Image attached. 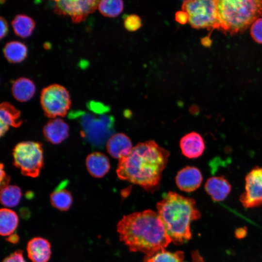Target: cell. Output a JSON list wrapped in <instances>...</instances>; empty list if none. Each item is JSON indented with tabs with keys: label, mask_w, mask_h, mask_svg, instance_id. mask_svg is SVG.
Segmentation results:
<instances>
[{
	"label": "cell",
	"mask_w": 262,
	"mask_h": 262,
	"mask_svg": "<svg viewBox=\"0 0 262 262\" xmlns=\"http://www.w3.org/2000/svg\"><path fill=\"white\" fill-rule=\"evenodd\" d=\"M169 156V152L154 141L140 143L128 156L119 160L117 176L153 192L159 188Z\"/></svg>",
	"instance_id": "cell-1"
},
{
	"label": "cell",
	"mask_w": 262,
	"mask_h": 262,
	"mask_svg": "<svg viewBox=\"0 0 262 262\" xmlns=\"http://www.w3.org/2000/svg\"><path fill=\"white\" fill-rule=\"evenodd\" d=\"M117 231L131 251L148 256L165 249L172 242L158 213L151 210L124 215Z\"/></svg>",
	"instance_id": "cell-2"
},
{
	"label": "cell",
	"mask_w": 262,
	"mask_h": 262,
	"mask_svg": "<svg viewBox=\"0 0 262 262\" xmlns=\"http://www.w3.org/2000/svg\"><path fill=\"white\" fill-rule=\"evenodd\" d=\"M161 219L171 241L182 245L192 238L191 224L201 217L195 200L174 192L164 195L156 205Z\"/></svg>",
	"instance_id": "cell-3"
},
{
	"label": "cell",
	"mask_w": 262,
	"mask_h": 262,
	"mask_svg": "<svg viewBox=\"0 0 262 262\" xmlns=\"http://www.w3.org/2000/svg\"><path fill=\"white\" fill-rule=\"evenodd\" d=\"M220 29L233 34L245 31L262 15V0H217Z\"/></svg>",
	"instance_id": "cell-4"
},
{
	"label": "cell",
	"mask_w": 262,
	"mask_h": 262,
	"mask_svg": "<svg viewBox=\"0 0 262 262\" xmlns=\"http://www.w3.org/2000/svg\"><path fill=\"white\" fill-rule=\"evenodd\" d=\"M13 157L14 164L23 175L35 178L39 175L44 164L41 143L31 141L20 142L14 147Z\"/></svg>",
	"instance_id": "cell-5"
},
{
	"label": "cell",
	"mask_w": 262,
	"mask_h": 262,
	"mask_svg": "<svg viewBox=\"0 0 262 262\" xmlns=\"http://www.w3.org/2000/svg\"><path fill=\"white\" fill-rule=\"evenodd\" d=\"M182 10L188 13V22L194 28L220 29L217 0H185Z\"/></svg>",
	"instance_id": "cell-6"
},
{
	"label": "cell",
	"mask_w": 262,
	"mask_h": 262,
	"mask_svg": "<svg viewBox=\"0 0 262 262\" xmlns=\"http://www.w3.org/2000/svg\"><path fill=\"white\" fill-rule=\"evenodd\" d=\"M70 117H80L82 131V136L89 143L94 146L101 147L108 137L110 126V117L102 115L96 118L90 114L81 111H73L69 115Z\"/></svg>",
	"instance_id": "cell-7"
},
{
	"label": "cell",
	"mask_w": 262,
	"mask_h": 262,
	"mask_svg": "<svg viewBox=\"0 0 262 262\" xmlns=\"http://www.w3.org/2000/svg\"><path fill=\"white\" fill-rule=\"evenodd\" d=\"M40 103L45 115L51 119L55 118L66 115L71 105L70 97L65 87L53 84L42 90Z\"/></svg>",
	"instance_id": "cell-8"
},
{
	"label": "cell",
	"mask_w": 262,
	"mask_h": 262,
	"mask_svg": "<svg viewBox=\"0 0 262 262\" xmlns=\"http://www.w3.org/2000/svg\"><path fill=\"white\" fill-rule=\"evenodd\" d=\"M240 200L246 208L257 207L262 204V167L253 168L245 178V190Z\"/></svg>",
	"instance_id": "cell-9"
},
{
	"label": "cell",
	"mask_w": 262,
	"mask_h": 262,
	"mask_svg": "<svg viewBox=\"0 0 262 262\" xmlns=\"http://www.w3.org/2000/svg\"><path fill=\"white\" fill-rule=\"evenodd\" d=\"M58 13L70 16L74 22H80L98 7L95 0H61L54 1Z\"/></svg>",
	"instance_id": "cell-10"
},
{
	"label": "cell",
	"mask_w": 262,
	"mask_h": 262,
	"mask_svg": "<svg viewBox=\"0 0 262 262\" xmlns=\"http://www.w3.org/2000/svg\"><path fill=\"white\" fill-rule=\"evenodd\" d=\"M200 170L192 166H186L180 170L176 177V182L181 191L191 192L196 190L202 181Z\"/></svg>",
	"instance_id": "cell-11"
},
{
	"label": "cell",
	"mask_w": 262,
	"mask_h": 262,
	"mask_svg": "<svg viewBox=\"0 0 262 262\" xmlns=\"http://www.w3.org/2000/svg\"><path fill=\"white\" fill-rule=\"evenodd\" d=\"M28 257L32 262H48L51 255V246L46 239L36 237L27 245Z\"/></svg>",
	"instance_id": "cell-12"
},
{
	"label": "cell",
	"mask_w": 262,
	"mask_h": 262,
	"mask_svg": "<svg viewBox=\"0 0 262 262\" xmlns=\"http://www.w3.org/2000/svg\"><path fill=\"white\" fill-rule=\"evenodd\" d=\"M69 127L63 119L56 117L49 120L44 126L43 133L46 139L53 144H58L68 136Z\"/></svg>",
	"instance_id": "cell-13"
},
{
	"label": "cell",
	"mask_w": 262,
	"mask_h": 262,
	"mask_svg": "<svg viewBox=\"0 0 262 262\" xmlns=\"http://www.w3.org/2000/svg\"><path fill=\"white\" fill-rule=\"evenodd\" d=\"M180 146L182 154L190 159L200 156L205 148L203 138L196 132H190L183 136L180 140Z\"/></svg>",
	"instance_id": "cell-14"
},
{
	"label": "cell",
	"mask_w": 262,
	"mask_h": 262,
	"mask_svg": "<svg viewBox=\"0 0 262 262\" xmlns=\"http://www.w3.org/2000/svg\"><path fill=\"white\" fill-rule=\"evenodd\" d=\"M106 147L109 154L119 160L128 156L133 148L130 139L123 133H116L110 137Z\"/></svg>",
	"instance_id": "cell-15"
},
{
	"label": "cell",
	"mask_w": 262,
	"mask_h": 262,
	"mask_svg": "<svg viewBox=\"0 0 262 262\" xmlns=\"http://www.w3.org/2000/svg\"><path fill=\"white\" fill-rule=\"evenodd\" d=\"M205 189L213 201H221L227 197L231 187L229 182L223 176H214L207 180Z\"/></svg>",
	"instance_id": "cell-16"
},
{
	"label": "cell",
	"mask_w": 262,
	"mask_h": 262,
	"mask_svg": "<svg viewBox=\"0 0 262 262\" xmlns=\"http://www.w3.org/2000/svg\"><path fill=\"white\" fill-rule=\"evenodd\" d=\"M86 166L91 176L96 178H101L109 171L110 164L105 155L99 152H95L86 157Z\"/></svg>",
	"instance_id": "cell-17"
},
{
	"label": "cell",
	"mask_w": 262,
	"mask_h": 262,
	"mask_svg": "<svg viewBox=\"0 0 262 262\" xmlns=\"http://www.w3.org/2000/svg\"><path fill=\"white\" fill-rule=\"evenodd\" d=\"M34 83L30 79L20 78L15 81L12 86L14 97L18 101L25 102L31 99L35 92Z\"/></svg>",
	"instance_id": "cell-18"
},
{
	"label": "cell",
	"mask_w": 262,
	"mask_h": 262,
	"mask_svg": "<svg viewBox=\"0 0 262 262\" xmlns=\"http://www.w3.org/2000/svg\"><path fill=\"white\" fill-rule=\"evenodd\" d=\"M67 183L66 180L61 183L50 195L51 204L61 211H68L73 202L71 193L65 188Z\"/></svg>",
	"instance_id": "cell-19"
},
{
	"label": "cell",
	"mask_w": 262,
	"mask_h": 262,
	"mask_svg": "<svg viewBox=\"0 0 262 262\" xmlns=\"http://www.w3.org/2000/svg\"><path fill=\"white\" fill-rule=\"evenodd\" d=\"M18 221V215L15 212L8 208H1L0 211V235L6 236L13 234Z\"/></svg>",
	"instance_id": "cell-20"
},
{
	"label": "cell",
	"mask_w": 262,
	"mask_h": 262,
	"mask_svg": "<svg viewBox=\"0 0 262 262\" xmlns=\"http://www.w3.org/2000/svg\"><path fill=\"white\" fill-rule=\"evenodd\" d=\"M0 124L8 127L17 128L22 123L20 111L7 102H3L0 104Z\"/></svg>",
	"instance_id": "cell-21"
},
{
	"label": "cell",
	"mask_w": 262,
	"mask_h": 262,
	"mask_svg": "<svg viewBox=\"0 0 262 262\" xmlns=\"http://www.w3.org/2000/svg\"><path fill=\"white\" fill-rule=\"evenodd\" d=\"M3 54L10 62L18 63L23 61L26 57L28 49L26 46L18 41L8 42L3 48Z\"/></svg>",
	"instance_id": "cell-22"
},
{
	"label": "cell",
	"mask_w": 262,
	"mask_h": 262,
	"mask_svg": "<svg viewBox=\"0 0 262 262\" xmlns=\"http://www.w3.org/2000/svg\"><path fill=\"white\" fill-rule=\"evenodd\" d=\"M12 25L16 35L22 38H27L32 34L35 27V22L31 17L20 14L14 17Z\"/></svg>",
	"instance_id": "cell-23"
},
{
	"label": "cell",
	"mask_w": 262,
	"mask_h": 262,
	"mask_svg": "<svg viewBox=\"0 0 262 262\" xmlns=\"http://www.w3.org/2000/svg\"><path fill=\"white\" fill-rule=\"evenodd\" d=\"M0 199L2 205L7 207H14L19 203L22 193L20 188L14 185H8L0 188Z\"/></svg>",
	"instance_id": "cell-24"
},
{
	"label": "cell",
	"mask_w": 262,
	"mask_h": 262,
	"mask_svg": "<svg viewBox=\"0 0 262 262\" xmlns=\"http://www.w3.org/2000/svg\"><path fill=\"white\" fill-rule=\"evenodd\" d=\"M184 259V253L181 251L170 252L164 249L150 256L145 255L143 262H187Z\"/></svg>",
	"instance_id": "cell-25"
},
{
	"label": "cell",
	"mask_w": 262,
	"mask_h": 262,
	"mask_svg": "<svg viewBox=\"0 0 262 262\" xmlns=\"http://www.w3.org/2000/svg\"><path fill=\"white\" fill-rule=\"evenodd\" d=\"M98 8L103 16L109 17L118 16L124 8L123 1L120 0H103L99 1Z\"/></svg>",
	"instance_id": "cell-26"
},
{
	"label": "cell",
	"mask_w": 262,
	"mask_h": 262,
	"mask_svg": "<svg viewBox=\"0 0 262 262\" xmlns=\"http://www.w3.org/2000/svg\"><path fill=\"white\" fill-rule=\"evenodd\" d=\"M125 28L129 31L134 32L138 30L142 26L140 17L136 15H127L124 20Z\"/></svg>",
	"instance_id": "cell-27"
},
{
	"label": "cell",
	"mask_w": 262,
	"mask_h": 262,
	"mask_svg": "<svg viewBox=\"0 0 262 262\" xmlns=\"http://www.w3.org/2000/svg\"><path fill=\"white\" fill-rule=\"evenodd\" d=\"M250 34L253 40L262 44V17L257 18L251 25Z\"/></svg>",
	"instance_id": "cell-28"
},
{
	"label": "cell",
	"mask_w": 262,
	"mask_h": 262,
	"mask_svg": "<svg viewBox=\"0 0 262 262\" xmlns=\"http://www.w3.org/2000/svg\"><path fill=\"white\" fill-rule=\"evenodd\" d=\"M87 107L92 112L97 114H102L108 111L109 108L102 103L96 101H90L87 103Z\"/></svg>",
	"instance_id": "cell-29"
},
{
	"label": "cell",
	"mask_w": 262,
	"mask_h": 262,
	"mask_svg": "<svg viewBox=\"0 0 262 262\" xmlns=\"http://www.w3.org/2000/svg\"><path fill=\"white\" fill-rule=\"evenodd\" d=\"M2 262H26V261L23 256V251L17 250L4 258Z\"/></svg>",
	"instance_id": "cell-30"
},
{
	"label": "cell",
	"mask_w": 262,
	"mask_h": 262,
	"mask_svg": "<svg viewBox=\"0 0 262 262\" xmlns=\"http://www.w3.org/2000/svg\"><path fill=\"white\" fill-rule=\"evenodd\" d=\"M175 20L181 24H185L189 21V15L183 10L177 11L175 13Z\"/></svg>",
	"instance_id": "cell-31"
},
{
	"label": "cell",
	"mask_w": 262,
	"mask_h": 262,
	"mask_svg": "<svg viewBox=\"0 0 262 262\" xmlns=\"http://www.w3.org/2000/svg\"><path fill=\"white\" fill-rule=\"evenodd\" d=\"M10 178L7 176L2 164H0V188L9 185Z\"/></svg>",
	"instance_id": "cell-32"
},
{
	"label": "cell",
	"mask_w": 262,
	"mask_h": 262,
	"mask_svg": "<svg viewBox=\"0 0 262 262\" xmlns=\"http://www.w3.org/2000/svg\"><path fill=\"white\" fill-rule=\"evenodd\" d=\"M0 39H2L6 35L8 30L7 22L5 19L2 17L0 18Z\"/></svg>",
	"instance_id": "cell-33"
},
{
	"label": "cell",
	"mask_w": 262,
	"mask_h": 262,
	"mask_svg": "<svg viewBox=\"0 0 262 262\" xmlns=\"http://www.w3.org/2000/svg\"><path fill=\"white\" fill-rule=\"evenodd\" d=\"M6 240L9 242H10L11 243L16 244L18 242L19 240V237L17 234L13 233L6 238Z\"/></svg>",
	"instance_id": "cell-34"
},
{
	"label": "cell",
	"mask_w": 262,
	"mask_h": 262,
	"mask_svg": "<svg viewBox=\"0 0 262 262\" xmlns=\"http://www.w3.org/2000/svg\"><path fill=\"white\" fill-rule=\"evenodd\" d=\"M246 229L244 228H240L235 231V235L238 238H242L246 236Z\"/></svg>",
	"instance_id": "cell-35"
},
{
	"label": "cell",
	"mask_w": 262,
	"mask_h": 262,
	"mask_svg": "<svg viewBox=\"0 0 262 262\" xmlns=\"http://www.w3.org/2000/svg\"><path fill=\"white\" fill-rule=\"evenodd\" d=\"M201 42L205 47H209L212 44V41L210 37L208 36L202 38L201 40Z\"/></svg>",
	"instance_id": "cell-36"
}]
</instances>
